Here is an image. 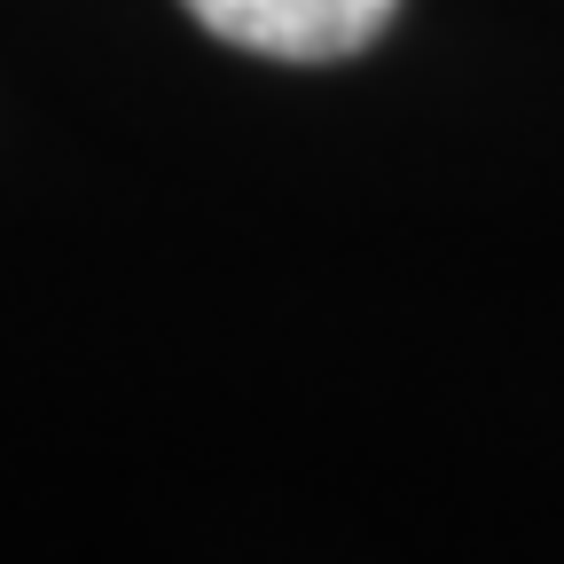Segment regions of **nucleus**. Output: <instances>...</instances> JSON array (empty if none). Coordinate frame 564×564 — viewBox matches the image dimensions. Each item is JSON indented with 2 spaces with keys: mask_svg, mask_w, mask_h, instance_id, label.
<instances>
[{
  "mask_svg": "<svg viewBox=\"0 0 564 564\" xmlns=\"http://www.w3.org/2000/svg\"><path fill=\"white\" fill-rule=\"evenodd\" d=\"M181 9L228 47L274 55V63H337L361 55L400 0H181Z\"/></svg>",
  "mask_w": 564,
  "mask_h": 564,
  "instance_id": "f257e3e1",
  "label": "nucleus"
}]
</instances>
